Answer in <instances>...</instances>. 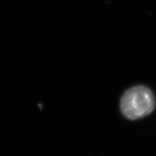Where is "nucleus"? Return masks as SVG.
Instances as JSON below:
<instances>
[{"instance_id": "1", "label": "nucleus", "mask_w": 156, "mask_h": 156, "mask_svg": "<svg viewBox=\"0 0 156 156\" xmlns=\"http://www.w3.org/2000/svg\"><path fill=\"white\" fill-rule=\"evenodd\" d=\"M155 106V97L151 90L144 86L129 89L121 100L122 114L129 119H137L147 116Z\"/></svg>"}]
</instances>
